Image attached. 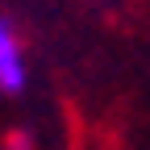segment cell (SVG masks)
Instances as JSON below:
<instances>
[{"label":"cell","mask_w":150,"mask_h":150,"mask_svg":"<svg viewBox=\"0 0 150 150\" xmlns=\"http://www.w3.org/2000/svg\"><path fill=\"white\" fill-rule=\"evenodd\" d=\"M25 88H29V63H25L21 38H17V25L8 17H0V92L21 96Z\"/></svg>","instance_id":"obj_1"}]
</instances>
